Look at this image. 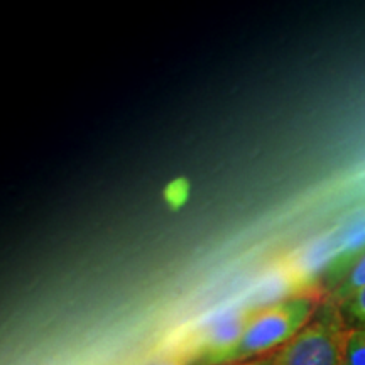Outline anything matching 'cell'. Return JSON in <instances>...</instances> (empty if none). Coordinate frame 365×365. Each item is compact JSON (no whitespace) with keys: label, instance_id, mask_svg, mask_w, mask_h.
I'll list each match as a JSON object with an SVG mask.
<instances>
[{"label":"cell","instance_id":"8992f818","mask_svg":"<svg viewBox=\"0 0 365 365\" xmlns=\"http://www.w3.org/2000/svg\"><path fill=\"white\" fill-rule=\"evenodd\" d=\"M341 309L350 327L365 328V287L354 294L345 304H341Z\"/></svg>","mask_w":365,"mask_h":365},{"label":"cell","instance_id":"3957f363","mask_svg":"<svg viewBox=\"0 0 365 365\" xmlns=\"http://www.w3.org/2000/svg\"><path fill=\"white\" fill-rule=\"evenodd\" d=\"M257 308H237L215 318L190 335L178 354L196 365H220L240 341Z\"/></svg>","mask_w":365,"mask_h":365},{"label":"cell","instance_id":"ba28073f","mask_svg":"<svg viewBox=\"0 0 365 365\" xmlns=\"http://www.w3.org/2000/svg\"><path fill=\"white\" fill-rule=\"evenodd\" d=\"M237 365H274V359H272V354H267V355H264V357L245 360V362H240Z\"/></svg>","mask_w":365,"mask_h":365},{"label":"cell","instance_id":"5b68a950","mask_svg":"<svg viewBox=\"0 0 365 365\" xmlns=\"http://www.w3.org/2000/svg\"><path fill=\"white\" fill-rule=\"evenodd\" d=\"M345 365H365V328H352L346 341Z\"/></svg>","mask_w":365,"mask_h":365},{"label":"cell","instance_id":"6da1fadb","mask_svg":"<svg viewBox=\"0 0 365 365\" xmlns=\"http://www.w3.org/2000/svg\"><path fill=\"white\" fill-rule=\"evenodd\" d=\"M322 291L272 301L255 309L244 335L220 365L257 359L281 349L312 322L322 304Z\"/></svg>","mask_w":365,"mask_h":365},{"label":"cell","instance_id":"277c9868","mask_svg":"<svg viewBox=\"0 0 365 365\" xmlns=\"http://www.w3.org/2000/svg\"><path fill=\"white\" fill-rule=\"evenodd\" d=\"M362 287H365V250L359 255L357 261L352 264V267H350L349 272L345 274V277L341 279L340 284L336 286L330 294H327V298L341 307V304H345L354 294H357Z\"/></svg>","mask_w":365,"mask_h":365},{"label":"cell","instance_id":"7a4b0ae2","mask_svg":"<svg viewBox=\"0 0 365 365\" xmlns=\"http://www.w3.org/2000/svg\"><path fill=\"white\" fill-rule=\"evenodd\" d=\"M350 330L341 307L325 298L312 322L272 354L274 365H345Z\"/></svg>","mask_w":365,"mask_h":365},{"label":"cell","instance_id":"52a82bcc","mask_svg":"<svg viewBox=\"0 0 365 365\" xmlns=\"http://www.w3.org/2000/svg\"><path fill=\"white\" fill-rule=\"evenodd\" d=\"M150 365H191V362L185 357V355L176 354V355H171V357L158 360V362H154Z\"/></svg>","mask_w":365,"mask_h":365}]
</instances>
